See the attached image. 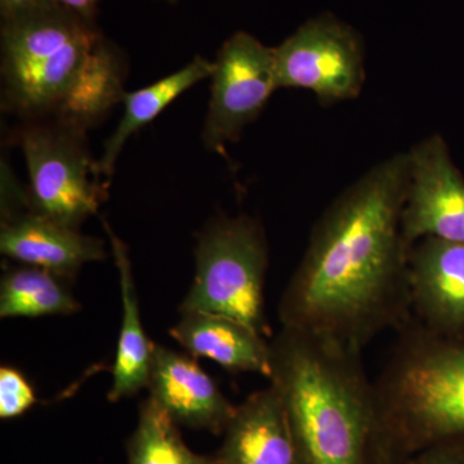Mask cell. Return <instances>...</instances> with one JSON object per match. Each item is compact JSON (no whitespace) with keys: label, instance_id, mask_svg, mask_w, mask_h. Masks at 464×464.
<instances>
[{"label":"cell","instance_id":"12","mask_svg":"<svg viewBox=\"0 0 464 464\" xmlns=\"http://www.w3.org/2000/svg\"><path fill=\"white\" fill-rule=\"evenodd\" d=\"M0 252L72 282L81 268L106 257L105 244L47 217L29 212L2 218Z\"/></svg>","mask_w":464,"mask_h":464},{"label":"cell","instance_id":"11","mask_svg":"<svg viewBox=\"0 0 464 464\" xmlns=\"http://www.w3.org/2000/svg\"><path fill=\"white\" fill-rule=\"evenodd\" d=\"M411 317L427 331L464 334V244L427 237L409 253Z\"/></svg>","mask_w":464,"mask_h":464},{"label":"cell","instance_id":"24","mask_svg":"<svg viewBox=\"0 0 464 464\" xmlns=\"http://www.w3.org/2000/svg\"><path fill=\"white\" fill-rule=\"evenodd\" d=\"M167 2H176V0H167Z\"/></svg>","mask_w":464,"mask_h":464},{"label":"cell","instance_id":"15","mask_svg":"<svg viewBox=\"0 0 464 464\" xmlns=\"http://www.w3.org/2000/svg\"><path fill=\"white\" fill-rule=\"evenodd\" d=\"M111 244L112 256L119 273L121 295V325L114 366H112V386L108 393L111 402L132 398L140 391L148 389L150 365H151L154 343L146 337L143 329L139 297L128 246L116 237L108 222L103 221Z\"/></svg>","mask_w":464,"mask_h":464},{"label":"cell","instance_id":"2","mask_svg":"<svg viewBox=\"0 0 464 464\" xmlns=\"http://www.w3.org/2000/svg\"><path fill=\"white\" fill-rule=\"evenodd\" d=\"M271 386L282 400L298 464H405L362 351L286 328L271 340Z\"/></svg>","mask_w":464,"mask_h":464},{"label":"cell","instance_id":"18","mask_svg":"<svg viewBox=\"0 0 464 464\" xmlns=\"http://www.w3.org/2000/svg\"><path fill=\"white\" fill-rule=\"evenodd\" d=\"M81 304L66 280L43 268H12L0 282V317L72 315Z\"/></svg>","mask_w":464,"mask_h":464},{"label":"cell","instance_id":"19","mask_svg":"<svg viewBox=\"0 0 464 464\" xmlns=\"http://www.w3.org/2000/svg\"><path fill=\"white\" fill-rule=\"evenodd\" d=\"M177 426L149 396L140 406L139 424L128 440V464H217L215 456L194 453Z\"/></svg>","mask_w":464,"mask_h":464},{"label":"cell","instance_id":"6","mask_svg":"<svg viewBox=\"0 0 464 464\" xmlns=\"http://www.w3.org/2000/svg\"><path fill=\"white\" fill-rule=\"evenodd\" d=\"M20 145L29 172V210L72 228L96 215L103 194L83 132L58 121L30 124L21 130Z\"/></svg>","mask_w":464,"mask_h":464},{"label":"cell","instance_id":"20","mask_svg":"<svg viewBox=\"0 0 464 464\" xmlns=\"http://www.w3.org/2000/svg\"><path fill=\"white\" fill-rule=\"evenodd\" d=\"M36 396L25 375L12 366L0 368V418L14 420L36 404Z\"/></svg>","mask_w":464,"mask_h":464},{"label":"cell","instance_id":"22","mask_svg":"<svg viewBox=\"0 0 464 464\" xmlns=\"http://www.w3.org/2000/svg\"><path fill=\"white\" fill-rule=\"evenodd\" d=\"M52 5H54L52 0H0L2 20L21 16Z\"/></svg>","mask_w":464,"mask_h":464},{"label":"cell","instance_id":"7","mask_svg":"<svg viewBox=\"0 0 464 464\" xmlns=\"http://www.w3.org/2000/svg\"><path fill=\"white\" fill-rule=\"evenodd\" d=\"M274 52L277 87L311 91L323 105L355 99L364 84L362 43L335 18L308 21Z\"/></svg>","mask_w":464,"mask_h":464},{"label":"cell","instance_id":"14","mask_svg":"<svg viewBox=\"0 0 464 464\" xmlns=\"http://www.w3.org/2000/svg\"><path fill=\"white\" fill-rule=\"evenodd\" d=\"M190 355L208 357L231 373L271 374V340L246 324L218 314L190 311L169 329Z\"/></svg>","mask_w":464,"mask_h":464},{"label":"cell","instance_id":"5","mask_svg":"<svg viewBox=\"0 0 464 464\" xmlns=\"http://www.w3.org/2000/svg\"><path fill=\"white\" fill-rule=\"evenodd\" d=\"M194 282L179 306L239 320L271 338L266 316L268 248L264 228L248 216L218 217L201 231Z\"/></svg>","mask_w":464,"mask_h":464},{"label":"cell","instance_id":"1","mask_svg":"<svg viewBox=\"0 0 464 464\" xmlns=\"http://www.w3.org/2000/svg\"><path fill=\"white\" fill-rule=\"evenodd\" d=\"M408 177V154H398L333 201L284 289L283 326L362 351L411 319V249L401 232Z\"/></svg>","mask_w":464,"mask_h":464},{"label":"cell","instance_id":"10","mask_svg":"<svg viewBox=\"0 0 464 464\" xmlns=\"http://www.w3.org/2000/svg\"><path fill=\"white\" fill-rule=\"evenodd\" d=\"M150 398L179 426L221 435L232 405L194 357L154 343L148 382Z\"/></svg>","mask_w":464,"mask_h":464},{"label":"cell","instance_id":"21","mask_svg":"<svg viewBox=\"0 0 464 464\" xmlns=\"http://www.w3.org/2000/svg\"><path fill=\"white\" fill-rule=\"evenodd\" d=\"M405 464H464V441L440 442L422 449Z\"/></svg>","mask_w":464,"mask_h":464},{"label":"cell","instance_id":"8","mask_svg":"<svg viewBox=\"0 0 464 464\" xmlns=\"http://www.w3.org/2000/svg\"><path fill=\"white\" fill-rule=\"evenodd\" d=\"M213 63L209 109L201 137L208 149L222 151L261 114L279 87L274 48L248 33L232 35Z\"/></svg>","mask_w":464,"mask_h":464},{"label":"cell","instance_id":"23","mask_svg":"<svg viewBox=\"0 0 464 464\" xmlns=\"http://www.w3.org/2000/svg\"><path fill=\"white\" fill-rule=\"evenodd\" d=\"M58 7L72 12L87 23L93 24L100 0H52Z\"/></svg>","mask_w":464,"mask_h":464},{"label":"cell","instance_id":"17","mask_svg":"<svg viewBox=\"0 0 464 464\" xmlns=\"http://www.w3.org/2000/svg\"><path fill=\"white\" fill-rule=\"evenodd\" d=\"M124 65L119 52L101 36L69 96L57 110L58 123L83 132L123 101Z\"/></svg>","mask_w":464,"mask_h":464},{"label":"cell","instance_id":"4","mask_svg":"<svg viewBox=\"0 0 464 464\" xmlns=\"http://www.w3.org/2000/svg\"><path fill=\"white\" fill-rule=\"evenodd\" d=\"M101 39L56 5L2 20L3 103L26 118L57 111Z\"/></svg>","mask_w":464,"mask_h":464},{"label":"cell","instance_id":"3","mask_svg":"<svg viewBox=\"0 0 464 464\" xmlns=\"http://www.w3.org/2000/svg\"><path fill=\"white\" fill-rule=\"evenodd\" d=\"M375 382L396 447L409 459L440 442L464 441V334L441 335L413 317Z\"/></svg>","mask_w":464,"mask_h":464},{"label":"cell","instance_id":"13","mask_svg":"<svg viewBox=\"0 0 464 464\" xmlns=\"http://www.w3.org/2000/svg\"><path fill=\"white\" fill-rule=\"evenodd\" d=\"M217 464H298L282 400L273 386L237 405Z\"/></svg>","mask_w":464,"mask_h":464},{"label":"cell","instance_id":"9","mask_svg":"<svg viewBox=\"0 0 464 464\" xmlns=\"http://www.w3.org/2000/svg\"><path fill=\"white\" fill-rule=\"evenodd\" d=\"M401 232L406 246L435 237L464 244V177L445 140L432 134L408 152Z\"/></svg>","mask_w":464,"mask_h":464},{"label":"cell","instance_id":"16","mask_svg":"<svg viewBox=\"0 0 464 464\" xmlns=\"http://www.w3.org/2000/svg\"><path fill=\"white\" fill-rule=\"evenodd\" d=\"M215 63L198 56L188 65L160 79L157 83L134 91L132 93H125L121 101L124 103V114L112 136L103 145L102 155L97 160L99 176H112L116 161L128 140L154 121L186 91L210 78Z\"/></svg>","mask_w":464,"mask_h":464}]
</instances>
